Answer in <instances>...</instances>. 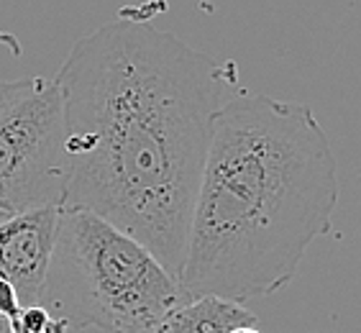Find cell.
<instances>
[{
    "instance_id": "3957f363",
    "label": "cell",
    "mask_w": 361,
    "mask_h": 333,
    "mask_svg": "<svg viewBox=\"0 0 361 333\" xmlns=\"http://www.w3.org/2000/svg\"><path fill=\"white\" fill-rule=\"evenodd\" d=\"M42 298L59 318L103 333H157L185 303L149 249L87 210L59 208Z\"/></svg>"
},
{
    "instance_id": "7a4b0ae2",
    "label": "cell",
    "mask_w": 361,
    "mask_h": 333,
    "mask_svg": "<svg viewBox=\"0 0 361 333\" xmlns=\"http://www.w3.org/2000/svg\"><path fill=\"white\" fill-rule=\"evenodd\" d=\"M336 157L315 113L236 92L213 121L180 272L185 300L236 305L285 290L310 243L331 234Z\"/></svg>"
},
{
    "instance_id": "30bf717a",
    "label": "cell",
    "mask_w": 361,
    "mask_h": 333,
    "mask_svg": "<svg viewBox=\"0 0 361 333\" xmlns=\"http://www.w3.org/2000/svg\"><path fill=\"white\" fill-rule=\"evenodd\" d=\"M8 331H11V328H8V320L0 318V333H8Z\"/></svg>"
},
{
    "instance_id": "5b68a950",
    "label": "cell",
    "mask_w": 361,
    "mask_h": 333,
    "mask_svg": "<svg viewBox=\"0 0 361 333\" xmlns=\"http://www.w3.org/2000/svg\"><path fill=\"white\" fill-rule=\"evenodd\" d=\"M59 208H39L0 223V279L11 282L21 308L39 305L56 243Z\"/></svg>"
},
{
    "instance_id": "8992f818",
    "label": "cell",
    "mask_w": 361,
    "mask_h": 333,
    "mask_svg": "<svg viewBox=\"0 0 361 333\" xmlns=\"http://www.w3.org/2000/svg\"><path fill=\"white\" fill-rule=\"evenodd\" d=\"M241 326H257V315L246 305L221 298L185 300L172 310L157 333H231Z\"/></svg>"
},
{
    "instance_id": "52a82bcc",
    "label": "cell",
    "mask_w": 361,
    "mask_h": 333,
    "mask_svg": "<svg viewBox=\"0 0 361 333\" xmlns=\"http://www.w3.org/2000/svg\"><path fill=\"white\" fill-rule=\"evenodd\" d=\"M49 323H51V313L42 305L21 308V315L16 318V326L21 328L23 333H44Z\"/></svg>"
},
{
    "instance_id": "9c48e42d",
    "label": "cell",
    "mask_w": 361,
    "mask_h": 333,
    "mask_svg": "<svg viewBox=\"0 0 361 333\" xmlns=\"http://www.w3.org/2000/svg\"><path fill=\"white\" fill-rule=\"evenodd\" d=\"M231 333H262L257 326H241V328H233Z\"/></svg>"
},
{
    "instance_id": "277c9868",
    "label": "cell",
    "mask_w": 361,
    "mask_h": 333,
    "mask_svg": "<svg viewBox=\"0 0 361 333\" xmlns=\"http://www.w3.org/2000/svg\"><path fill=\"white\" fill-rule=\"evenodd\" d=\"M67 177L56 83L47 77L0 83V223L39 208H62Z\"/></svg>"
},
{
    "instance_id": "6da1fadb",
    "label": "cell",
    "mask_w": 361,
    "mask_h": 333,
    "mask_svg": "<svg viewBox=\"0 0 361 333\" xmlns=\"http://www.w3.org/2000/svg\"><path fill=\"white\" fill-rule=\"evenodd\" d=\"M54 83L70 164L62 208L108 221L180 279L233 64L149 21L118 18L75 42Z\"/></svg>"
},
{
    "instance_id": "ba28073f",
    "label": "cell",
    "mask_w": 361,
    "mask_h": 333,
    "mask_svg": "<svg viewBox=\"0 0 361 333\" xmlns=\"http://www.w3.org/2000/svg\"><path fill=\"white\" fill-rule=\"evenodd\" d=\"M21 315V303H18V295H16L13 285L0 279V318L3 320H16Z\"/></svg>"
}]
</instances>
